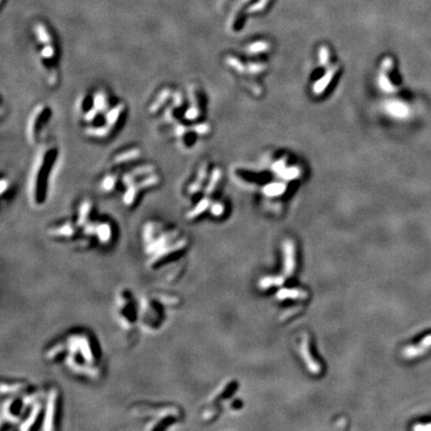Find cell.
Returning a JSON list of instances; mask_svg holds the SVG:
<instances>
[{"label":"cell","instance_id":"cell-1","mask_svg":"<svg viewBox=\"0 0 431 431\" xmlns=\"http://www.w3.org/2000/svg\"><path fill=\"white\" fill-rule=\"evenodd\" d=\"M55 146H44L38 153L29 179V196L34 206H41L47 195V186L53 166L58 158Z\"/></svg>","mask_w":431,"mask_h":431},{"label":"cell","instance_id":"cell-2","mask_svg":"<svg viewBox=\"0 0 431 431\" xmlns=\"http://www.w3.org/2000/svg\"><path fill=\"white\" fill-rule=\"evenodd\" d=\"M51 114L50 107L44 104L38 105L32 111L27 125V136L31 143L37 142L39 135L49 122Z\"/></svg>","mask_w":431,"mask_h":431},{"label":"cell","instance_id":"cell-3","mask_svg":"<svg viewBox=\"0 0 431 431\" xmlns=\"http://www.w3.org/2000/svg\"><path fill=\"white\" fill-rule=\"evenodd\" d=\"M300 354L310 372L314 374H318L321 371L320 364L317 361H315L314 358L310 355L309 347H308V339L306 336L302 338V341L300 344Z\"/></svg>","mask_w":431,"mask_h":431},{"label":"cell","instance_id":"cell-4","mask_svg":"<svg viewBox=\"0 0 431 431\" xmlns=\"http://www.w3.org/2000/svg\"><path fill=\"white\" fill-rule=\"evenodd\" d=\"M284 254H285V275L286 277H290L295 268V260H294V246L291 242L287 241L284 245Z\"/></svg>","mask_w":431,"mask_h":431},{"label":"cell","instance_id":"cell-5","mask_svg":"<svg viewBox=\"0 0 431 431\" xmlns=\"http://www.w3.org/2000/svg\"><path fill=\"white\" fill-rule=\"evenodd\" d=\"M307 296L306 292L300 289H281L277 293L279 299L285 298H305Z\"/></svg>","mask_w":431,"mask_h":431},{"label":"cell","instance_id":"cell-6","mask_svg":"<svg viewBox=\"0 0 431 431\" xmlns=\"http://www.w3.org/2000/svg\"><path fill=\"white\" fill-rule=\"evenodd\" d=\"M285 280L283 278H279V277H269V278H265L260 282V287L261 288L267 289L270 287H274V286H282L284 284Z\"/></svg>","mask_w":431,"mask_h":431},{"label":"cell","instance_id":"cell-7","mask_svg":"<svg viewBox=\"0 0 431 431\" xmlns=\"http://www.w3.org/2000/svg\"><path fill=\"white\" fill-rule=\"evenodd\" d=\"M269 2V0H261L258 4H256V5H254L251 9H250V11H259V10H262L266 5H267V3Z\"/></svg>","mask_w":431,"mask_h":431}]
</instances>
